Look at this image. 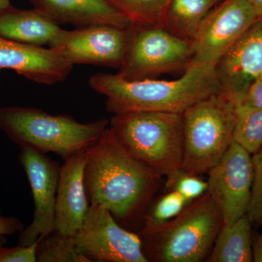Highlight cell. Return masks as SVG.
<instances>
[{"label":"cell","mask_w":262,"mask_h":262,"mask_svg":"<svg viewBox=\"0 0 262 262\" xmlns=\"http://www.w3.org/2000/svg\"><path fill=\"white\" fill-rule=\"evenodd\" d=\"M84 184L90 205L107 209L128 229L144 220L162 177L136 159L107 127L85 151Z\"/></svg>","instance_id":"cell-1"},{"label":"cell","mask_w":262,"mask_h":262,"mask_svg":"<svg viewBox=\"0 0 262 262\" xmlns=\"http://www.w3.org/2000/svg\"><path fill=\"white\" fill-rule=\"evenodd\" d=\"M89 84L106 96V108L114 115L136 112L182 114L203 98L221 91L215 69L200 67H187L176 80L128 81L117 74L98 73L90 78Z\"/></svg>","instance_id":"cell-2"},{"label":"cell","mask_w":262,"mask_h":262,"mask_svg":"<svg viewBox=\"0 0 262 262\" xmlns=\"http://www.w3.org/2000/svg\"><path fill=\"white\" fill-rule=\"evenodd\" d=\"M110 125L106 119L80 123L68 115H53L39 108L0 107V129L10 141L67 159L96 144Z\"/></svg>","instance_id":"cell-3"},{"label":"cell","mask_w":262,"mask_h":262,"mask_svg":"<svg viewBox=\"0 0 262 262\" xmlns=\"http://www.w3.org/2000/svg\"><path fill=\"white\" fill-rule=\"evenodd\" d=\"M223 225L220 208L207 192L170 222L138 234L148 261L200 262L209 255Z\"/></svg>","instance_id":"cell-4"},{"label":"cell","mask_w":262,"mask_h":262,"mask_svg":"<svg viewBox=\"0 0 262 262\" xmlns=\"http://www.w3.org/2000/svg\"><path fill=\"white\" fill-rule=\"evenodd\" d=\"M110 127L136 159L167 178L182 168V114L136 112L116 114Z\"/></svg>","instance_id":"cell-5"},{"label":"cell","mask_w":262,"mask_h":262,"mask_svg":"<svg viewBox=\"0 0 262 262\" xmlns=\"http://www.w3.org/2000/svg\"><path fill=\"white\" fill-rule=\"evenodd\" d=\"M182 169L207 173L233 142L235 103L222 92L201 100L182 113Z\"/></svg>","instance_id":"cell-6"},{"label":"cell","mask_w":262,"mask_h":262,"mask_svg":"<svg viewBox=\"0 0 262 262\" xmlns=\"http://www.w3.org/2000/svg\"><path fill=\"white\" fill-rule=\"evenodd\" d=\"M192 58L190 41L162 27L127 29L125 57L117 74L128 81L156 79L186 69Z\"/></svg>","instance_id":"cell-7"},{"label":"cell","mask_w":262,"mask_h":262,"mask_svg":"<svg viewBox=\"0 0 262 262\" xmlns=\"http://www.w3.org/2000/svg\"><path fill=\"white\" fill-rule=\"evenodd\" d=\"M257 20L248 0H225L202 21L190 42L192 58L187 67L215 69L222 57Z\"/></svg>","instance_id":"cell-8"},{"label":"cell","mask_w":262,"mask_h":262,"mask_svg":"<svg viewBox=\"0 0 262 262\" xmlns=\"http://www.w3.org/2000/svg\"><path fill=\"white\" fill-rule=\"evenodd\" d=\"M76 247L91 262H147L140 236L122 227L107 209L90 205Z\"/></svg>","instance_id":"cell-9"},{"label":"cell","mask_w":262,"mask_h":262,"mask_svg":"<svg viewBox=\"0 0 262 262\" xmlns=\"http://www.w3.org/2000/svg\"><path fill=\"white\" fill-rule=\"evenodd\" d=\"M207 173L208 192L220 208L224 224L232 223L246 215L252 189V155L233 141Z\"/></svg>","instance_id":"cell-10"},{"label":"cell","mask_w":262,"mask_h":262,"mask_svg":"<svg viewBox=\"0 0 262 262\" xmlns=\"http://www.w3.org/2000/svg\"><path fill=\"white\" fill-rule=\"evenodd\" d=\"M19 161L28 179L34 202V216L18 237V245L29 246L54 232L59 164L29 146H20Z\"/></svg>","instance_id":"cell-11"},{"label":"cell","mask_w":262,"mask_h":262,"mask_svg":"<svg viewBox=\"0 0 262 262\" xmlns=\"http://www.w3.org/2000/svg\"><path fill=\"white\" fill-rule=\"evenodd\" d=\"M127 29L92 26L64 30L56 47L72 65L120 68L126 51Z\"/></svg>","instance_id":"cell-12"},{"label":"cell","mask_w":262,"mask_h":262,"mask_svg":"<svg viewBox=\"0 0 262 262\" xmlns=\"http://www.w3.org/2000/svg\"><path fill=\"white\" fill-rule=\"evenodd\" d=\"M221 92L241 103L250 84L262 75V20H256L215 67Z\"/></svg>","instance_id":"cell-13"},{"label":"cell","mask_w":262,"mask_h":262,"mask_svg":"<svg viewBox=\"0 0 262 262\" xmlns=\"http://www.w3.org/2000/svg\"><path fill=\"white\" fill-rule=\"evenodd\" d=\"M72 68L56 48L24 44L0 36V70L8 69L33 82L51 85L63 82Z\"/></svg>","instance_id":"cell-14"},{"label":"cell","mask_w":262,"mask_h":262,"mask_svg":"<svg viewBox=\"0 0 262 262\" xmlns=\"http://www.w3.org/2000/svg\"><path fill=\"white\" fill-rule=\"evenodd\" d=\"M85 151L63 160L60 166L54 232L70 237L82 227L90 206L84 184Z\"/></svg>","instance_id":"cell-15"},{"label":"cell","mask_w":262,"mask_h":262,"mask_svg":"<svg viewBox=\"0 0 262 262\" xmlns=\"http://www.w3.org/2000/svg\"><path fill=\"white\" fill-rule=\"evenodd\" d=\"M41 14L57 25L71 24L77 28L110 26L122 29L130 22L106 0H28Z\"/></svg>","instance_id":"cell-16"},{"label":"cell","mask_w":262,"mask_h":262,"mask_svg":"<svg viewBox=\"0 0 262 262\" xmlns=\"http://www.w3.org/2000/svg\"><path fill=\"white\" fill-rule=\"evenodd\" d=\"M64 30L40 13L10 5L0 15V36L24 44L55 48Z\"/></svg>","instance_id":"cell-17"},{"label":"cell","mask_w":262,"mask_h":262,"mask_svg":"<svg viewBox=\"0 0 262 262\" xmlns=\"http://www.w3.org/2000/svg\"><path fill=\"white\" fill-rule=\"evenodd\" d=\"M251 225L246 215L232 223L224 224L206 261H253Z\"/></svg>","instance_id":"cell-18"},{"label":"cell","mask_w":262,"mask_h":262,"mask_svg":"<svg viewBox=\"0 0 262 262\" xmlns=\"http://www.w3.org/2000/svg\"><path fill=\"white\" fill-rule=\"evenodd\" d=\"M219 0H170L162 27L177 37L192 41L206 15Z\"/></svg>","instance_id":"cell-19"},{"label":"cell","mask_w":262,"mask_h":262,"mask_svg":"<svg viewBox=\"0 0 262 262\" xmlns=\"http://www.w3.org/2000/svg\"><path fill=\"white\" fill-rule=\"evenodd\" d=\"M233 139L251 155L261 149L262 108L236 103Z\"/></svg>","instance_id":"cell-20"},{"label":"cell","mask_w":262,"mask_h":262,"mask_svg":"<svg viewBox=\"0 0 262 262\" xmlns=\"http://www.w3.org/2000/svg\"><path fill=\"white\" fill-rule=\"evenodd\" d=\"M138 27H162L170 0H106Z\"/></svg>","instance_id":"cell-21"},{"label":"cell","mask_w":262,"mask_h":262,"mask_svg":"<svg viewBox=\"0 0 262 262\" xmlns=\"http://www.w3.org/2000/svg\"><path fill=\"white\" fill-rule=\"evenodd\" d=\"M38 262H91L76 247L75 237L53 232L42 237L37 250Z\"/></svg>","instance_id":"cell-22"},{"label":"cell","mask_w":262,"mask_h":262,"mask_svg":"<svg viewBox=\"0 0 262 262\" xmlns=\"http://www.w3.org/2000/svg\"><path fill=\"white\" fill-rule=\"evenodd\" d=\"M189 203L173 189L160 196L152 207L146 212L139 232H146L170 222L180 214Z\"/></svg>","instance_id":"cell-23"},{"label":"cell","mask_w":262,"mask_h":262,"mask_svg":"<svg viewBox=\"0 0 262 262\" xmlns=\"http://www.w3.org/2000/svg\"><path fill=\"white\" fill-rule=\"evenodd\" d=\"M166 186L179 193L188 203L195 201L208 192V182L198 175L188 173L181 169L177 173L166 179Z\"/></svg>","instance_id":"cell-24"},{"label":"cell","mask_w":262,"mask_h":262,"mask_svg":"<svg viewBox=\"0 0 262 262\" xmlns=\"http://www.w3.org/2000/svg\"><path fill=\"white\" fill-rule=\"evenodd\" d=\"M253 179L251 200L246 215L251 223L262 224V147L252 155Z\"/></svg>","instance_id":"cell-25"},{"label":"cell","mask_w":262,"mask_h":262,"mask_svg":"<svg viewBox=\"0 0 262 262\" xmlns=\"http://www.w3.org/2000/svg\"><path fill=\"white\" fill-rule=\"evenodd\" d=\"M41 239L29 246L0 248V262H37V246Z\"/></svg>","instance_id":"cell-26"},{"label":"cell","mask_w":262,"mask_h":262,"mask_svg":"<svg viewBox=\"0 0 262 262\" xmlns=\"http://www.w3.org/2000/svg\"><path fill=\"white\" fill-rule=\"evenodd\" d=\"M241 103L254 107L262 108V75L250 84Z\"/></svg>","instance_id":"cell-27"},{"label":"cell","mask_w":262,"mask_h":262,"mask_svg":"<svg viewBox=\"0 0 262 262\" xmlns=\"http://www.w3.org/2000/svg\"><path fill=\"white\" fill-rule=\"evenodd\" d=\"M24 229V225L21 220L17 217L4 216L2 215L0 208V235H13L20 233Z\"/></svg>","instance_id":"cell-28"},{"label":"cell","mask_w":262,"mask_h":262,"mask_svg":"<svg viewBox=\"0 0 262 262\" xmlns=\"http://www.w3.org/2000/svg\"><path fill=\"white\" fill-rule=\"evenodd\" d=\"M253 261L262 262V234L252 236Z\"/></svg>","instance_id":"cell-29"},{"label":"cell","mask_w":262,"mask_h":262,"mask_svg":"<svg viewBox=\"0 0 262 262\" xmlns=\"http://www.w3.org/2000/svg\"><path fill=\"white\" fill-rule=\"evenodd\" d=\"M259 20H262V0H248Z\"/></svg>","instance_id":"cell-30"},{"label":"cell","mask_w":262,"mask_h":262,"mask_svg":"<svg viewBox=\"0 0 262 262\" xmlns=\"http://www.w3.org/2000/svg\"><path fill=\"white\" fill-rule=\"evenodd\" d=\"M11 5L10 0H0V15Z\"/></svg>","instance_id":"cell-31"},{"label":"cell","mask_w":262,"mask_h":262,"mask_svg":"<svg viewBox=\"0 0 262 262\" xmlns=\"http://www.w3.org/2000/svg\"><path fill=\"white\" fill-rule=\"evenodd\" d=\"M7 244H8V239L6 236L0 235V248L4 247Z\"/></svg>","instance_id":"cell-32"},{"label":"cell","mask_w":262,"mask_h":262,"mask_svg":"<svg viewBox=\"0 0 262 262\" xmlns=\"http://www.w3.org/2000/svg\"><path fill=\"white\" fill-rule=\"evenodd\" d=\"M0 176H1V173H0Z\"/></svg>","instance_id":"cell-33"},{"label":"cell","mask_w":262,"mask_h":262,"mask_svg":"<svg viewBox=\"0 0 262 262\" xmlns=\"http://www.w3.org/2000/svg\"><path fill=\"white\" fill-rule=\"evenodd\" d=\"M0 72H1V70H0Z\"/></svg>","instance_id":"cell-34"}]
</instances>
